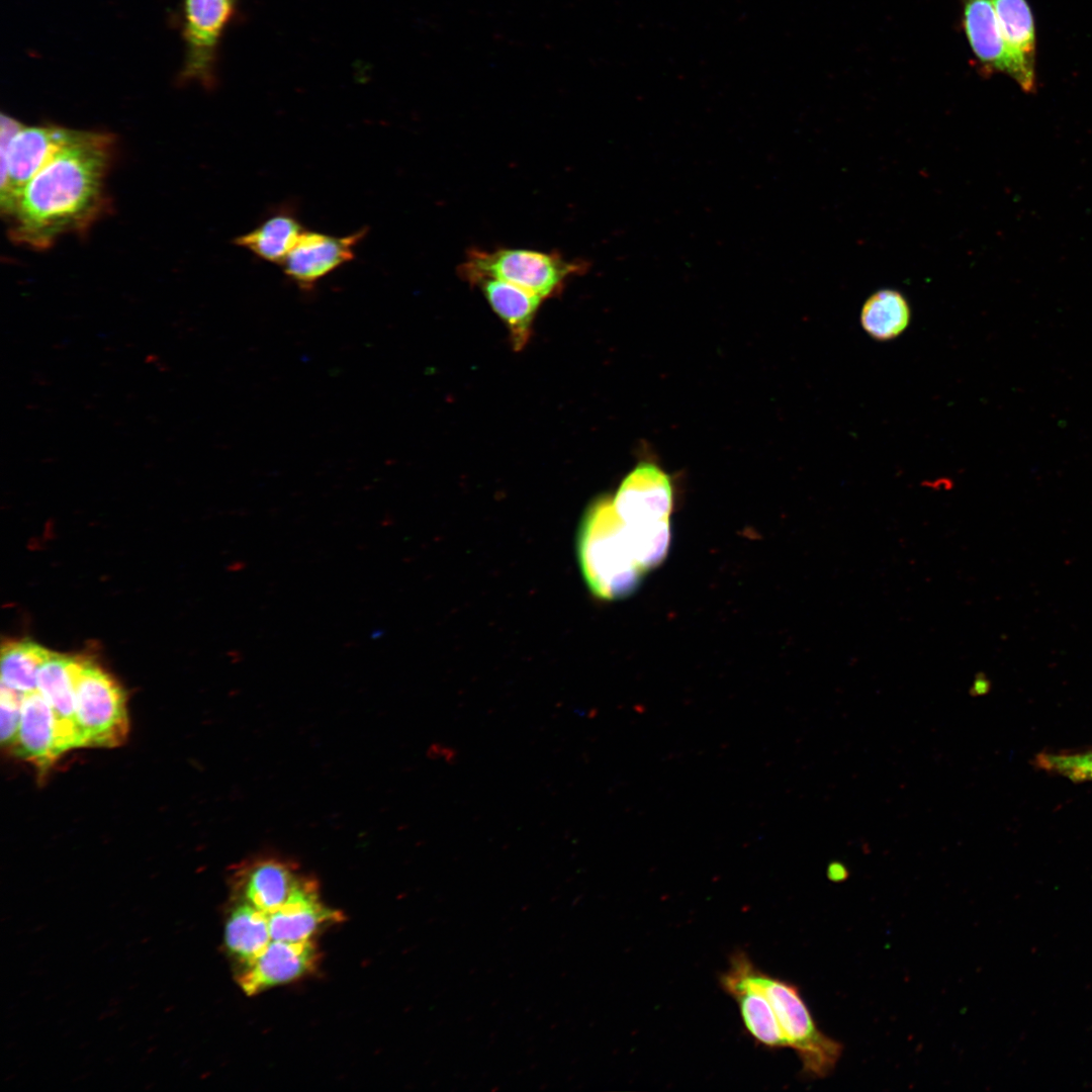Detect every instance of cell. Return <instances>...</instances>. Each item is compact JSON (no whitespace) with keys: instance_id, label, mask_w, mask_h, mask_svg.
Segmentation results:
<instances>
[{"instance_id":"1","label":"cell","mask_w":1092,"mask_h":1092,"mask_svg":"<svg viewBox=\"0 0 1092 1092\" xmlns=\"http://www.w3.org/2000/svg\"><path fill=\"white\" fill-rule=\"evenodd\" d=\"M114 148L111 133L79 129L18 194L6 216L10 239L46 250L65 235L86 233L108 209Z\"/></svg>"},{"instance_id":"17","label":"cell","mask_w":1092,"mask_h":1092,"mask_svg":"<svg viewBox=\"0 0 1092 1092\" xmlns=\"http://www.w3.org/2000/svg\"><path fill=\"white\" fill-rule=\"evenodd\" d=\"M304 231L295 210L281 206L252 231L236 238L235 244L266 262L282 264Z\"/></svg>"},{"instance_id":"8","label":"cell","mask_w":1092,"mask_h":1092,"mask_svg":"<svg viewBox=\"0 0 1092 1092\" xmlns=\"http://www.w3.org/2000/svg\"><path fill=\"white\" fill-rule=\"evenodd\" d=\"M367 229L344 237L304 231L281 264L285 275L301 289L310 290L324 277L355 258Z\"/></svg>"},{"instance_id":"12","label":"cell","mask_w":1092,"mask_h":1092,"mask_svg":"<svg viewBox=\"0 0 1092 1092\" xmlns=\"http://www.w3.org/2000/svg\"><path fill=\"white\" fill-rule=\"evenodd\" d=\"M721 988L738 1005L746 1032L767 1049L788 1048L774 1009L764 993L729 962L719 977Z\"/></svg>"},{"instance_id":"15","label":"cell","mask_w":1092,"mask_h":1092,"mask_svg":"<svg viewBox=\"0 0 1092 1092\" xmlns=\"http://www.w3.org/2000/svg\"><path fill=\"white\" fill-rule=\"evenodd\" d=\"M304 879L282 860L262 858L240 873L239 888L243 901L269 914L280 908Z\"/></svg>"},{"instance_id":"14","label":"cell","mask_w":1092,"mask_h":1092,"mask_svg":"<svg viewBox=\"0 0 1092 1092\" xmlns=\"http://www.w3.org/2000/svg\"><path fill=\"white\" fill-rule=\"evenodd\" d=\"M13 750L40 769H47L63 754L58 740L54 712L38 692L25 694Z\"/></svg>"},{"instance_id":"6","label":"cell","mask_w":1092,"mask_h":1092,"mask_svg":"<svg viewBox=\"0 0 1092 1092\" xmlns=\"http://www.w3.org/2000/svg\"><path fill=\"white\" fill-rule=\"evenodd\" d=\"M54 124L27 126L1 113L0 205L7 216L24 185L77 134Z\"/></svg>"},{"instance_id":"2","label":"cell","mask_w":1092,"mask_h":1092,"mask_svg":"<svg viewBox=\"0 0 1092 1092\" xmlns=\"http://www.w3.org/2000/svg\"><path fill=\"white\" fill-rule=\"evenodd\" d=\"M577 553L583 577L600 599L629 596L645 573L636 561L610 496L599 497L585 511L578 531Z\"/></svg>"},{"instance_id":"21","label":"cell","mask_w":1092,"mask_h":1092,"mask_svg":"<svg viewBox=\"0 0 1092 1092\" xmlns=\"http://www.w3.org/2000/svg\"><path fill=\"white\" fill-rule=\"evenodd\" d=\"M52 651L30 640L11 641L1 650V685L22 695L37 691V672Z\"/></svg>"},{"instance_id":"26","label":"cell","mask_w":1092,"mask_h":1092,"mask_svg":"<svg viewBox=\"0 0 1092 1092\" xmlns=\"http://www.w3.org/2000/svg\"><path fill=\"white\" fill-rule=\"evenodd\" d=\"M985 688H986L985 680L979 676V677H977L975 679L974 685H973V687L971 689V693L972 694H980L985 690Z\"/></svg>"},{"instance_id":"16","label":"cell","mask_w":1092,"mask_h":1092,"mask_svg":"<svg viewBox=\"0 0 1092 1092\" xmlns=\"http://www.w3.org/2000/svg\"><path fill=\"white\" fill-rule=\"evenodd\" d=\"M475 285L508 327L513 347L516 350L523 349L530 339L533 322L543 299L498 279L484 278Z\"/></svg>"},{"instance_id":"10","label":"cell","mask_w":1092,"mask_h":1092,"mask_svg":"<svg viewBox=\"0 0 1092 1092\" xmlns=\"http://www.w3.org/2000/svg\"><path fill=\"white\" fill-rule=\"evenodd\" d=\"M317 961L314 943L271 940L265 949L246 965L239 977L243 991L255 995L269 987L293 981L312 971Z\"/></svg>"},{"instance_id":"25","label":"cell","mask_w":1092,"mask_h":1092,"mask_svg":"<svg viewBox=\"0 0 1092 1092\" xmlns=\"http://www.w3.org/2000/svg\"><path fill=\"white\" fill-rule=\"evenodd\" d=\"M846 875L845 868L840 863H832L828 868V876L831 880H842Z\"/></svg>"},{"instance_id":"22","label":"cell","mask_w":1092,"mask_h":1092,"mask_svg":"<svg viewBox=\"0 0 1092 1092\" xmlns=\"http://www.w3.org/2000/svg\"><path fill=\"white\" fill-rule=\"evenodd\" d=\"M186 34L194 49H211L232 11V0H186Z\"/></svg>"},{"instance_id":"4","label":"cell","mask_w":1092,"mask_h":1092,"mask_svg":"<svg viewBox=\"0 0 1092 1092\" xmlns=\"http://www.w3.org/2000/svg\"><path fill=\"white\" fill-rule=\"evenodd\" d=\"M729 962L768 999L788 1048L801 1061L803 1074L813 1078L831 1074L842 1055V1044L819 1029L800 989L757 968L743 950L734 951Z\"/></svg>"},{"instance_id":"24","label":"cell","mask_w":1092,"mask_h":1092,"mask_svg":"<svg viewBox=\"0 0 1092 1092\" xmlns=\"http://www.w3.org/2000/svg\"><path fill=\"white\" fill-rule=\"evenodd\" d=\"M22 694L1 685L0 738L3 747L13 749L21 719Z\"/></svg>"},{"instance_id":"19","label":"cell","mask_w":1092,"mask_h":1092,"mask_svg":"<svg viewBox=\"0 0 1092 1092\" xmlns=\"http://www.w3.org/2000/svg\"><path fill=\"white\" fill-rule=\"evenodd\" d=\"M272 940L268 914L243 901L230 914L224 942L228 950L245 965L258 957Z\"/></svg>"},{"instance_id":"5","label":"cell","mask_w":1092,"mask_h":1092,"mask_svg":"<svg viewBox=\"0 0 1092 1092\" xmlns=\"http://www.w3.org/2000/svg\"><path fill=\"white\" fill-rule=\"evenodd\" d=\"M589 267L585 260H567L558 252L528 249L471 248L458 267L460 277L471 285L484 278L512 283L543 300L558 295L567 280L583 274Z\"/></svg>"},{"instance_id":"11","label":"cell","mask_w":1092,"mask_h":1092,"mask_svg":"<svg viewBox=\"0 0 1092 1092\" xmlns=\"http://www.w3.org/2000/svg\"><path fill=\"white\" fill-rule=\"evenodd\" d=\"M81 662V658L52 652L37 672V691L54 712L62 753L80 747L76 722V679Z\"/></svg>"},{"instance_id":"20","label":"cell","mask_w":1092,"mask_h":1092,"mask_svg":"<svg viewBox=\"0 0 1092 1092\" xmlns=\"http://www.w3.org/2000/svg\"><path fill=\"white\" fill-rule=\"evenodd\" d=\"M910 321V307L897 290L883 289L872 294L860 312L864 331L874 339L891 340L899 336Z\"/></svg>"},{"instance_id":"18","label":"cell","mask_w":1092,"mask_h":1092,"mask_svg":"<svg viewBox=\"0 0 1092 1092\" xmlns=\"http://www.w3.org/2000/svg\"><path fill=\"white\" fill-rule=\"evenodd\" d=\"M1000 28L1014 60L1022 71L1031 92L1036 88L1035 29L1026 0H990Z\"/></svg>"},{"instance_id":"7","label":"cell","mask_w":1092,"mask_h":1092,"mask_svg":"<svg viewBox=\"0 0 1092 1092\" xmlns=\"http://www.w3.org/2000/svg\"><path fill=\"white\" fill-rule=\"evenodd\" d=\"M76 722L80 747H115L128 734L125 694L95 663L83 660L76 679Z\"/></svg>"},{"instance_id":"13","label":"cell","mask_w":1092,"mask_h":1092,"mask_svg":"<svg viewBox=\"0 0 1092 1092\" xmlns=\"http://www.w3.org/2000/svg\"><path fill=\"white\" fill-rule=\"evenodd\" d=\"M340 913L326 907L315 883L304 879L289 899L268 914L273 940L304 941L325 924L339 921Z\"/></svg>"},{"instance_id":"9","label":"cell","mask_w":1092,"mask_h":1092,"mask_svg":"<svg viewBox=\"0 0 1092 1092\" xmlns=\"http://www.w3.org/2000/svg\"><path fill=\"white\" fill-rule=\"evenodd\" d=\"M963 24L971 49L987 72L1011 77L1026 93L1030 87L1010 53L990 0H962Z\"/></svg>"},{"instance_id":"3","label":"cell","mask_w":1092,"mask_h":1092,"mask_svg":"<svg viewBox=\"0 0 1092 1092\" xmlns=\"http://www.w3.org/2000/svg\"><path fill=\"white\" fill-rule=\"evenodd\" d=\"M638 563L650 570L665 558L671 539L673 491L670 477L658 465L638 463L613 498Z\"/></svg>"},{"instance_id":"23","label":"cell","mask_w":1092,"mask_h":1092,"mask_svg":"<svg viewBox=\"0 0 1092 1092\" xmlns=\"http://www.w3.org/2000/svg\"><path fill=\"white\" fill-rule=\"evenodd\" d=\"M1037 763L1073 782L1092 781V750L1076 754L1041 753L1037 756Z\"/></svg>"}]
</instances>
